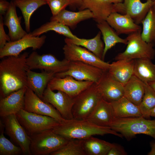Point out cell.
I'll list each match as a JSON object with an SVG mask.
<instances>
[{
  "instance_id": "obj_14",
  "label": "cell",
  "mask_w": 155,
  "mask_h": 155,
  "mask_svg": "<svg viewBox=\"0 0 155 155\" xmlns=\"http://www.w3.org/2000/svg\"><path fill=\"white\" fill-rule=\"evenodd\" d=\"M146 1L142 3L141 0H123L122 2L114 4L113 12L128 14L139 25L141 23L154 2L152 0Z\"/></svg>"
},
{
  "instance_id": "obj_50",
  "label": "cell",
  "mask_w": 155,
  "mask_h": 155,
  "mask_svg": "<svg viewBox=\"0 0 155 155\" xmlns=\"http://www.w3.org/2000/svg\"><path fill=\"white\" fill-rule=\"evenodd\" d=\"M6 0V1L7 0Z\"/></svg>"
},
{
  "instance_id": "obj_33",
  "label": "cell",
  "mask_w": 155,
  "mask_h": 155,
  "mask_svg": "<svg viewBox=\"0 0 155 155\" xmlns=\"http://www.w3.org/2000/svg\"><path fill=\"white\" fill-rule=\"evenodd\" d=\"M101 34L100 31L94 38L90 39L69 38L74 44L85 48L102 59L104 44L101 39Z\"/></svg>"
},
{
  "instance_id": "obj_51",
  "label": "cell",
  "mask_w": 155,
  "mask_h": 155,
  "mask_svg": "<svg viewBox=\"0 0 155 155\" xmlns=\"http://www.w3.org/2000/svg\"><path fill=\"white\" fill-rule=\"evenodd\" d=\"M14 0H13V1Z\"/></svg>"
},
{
  "instance_id": "obj_6",
  "label": "cell",
  "mask_w": 155,
  "mask_h": 155,
  "mask_svg": "<svg viewBox=\"0 0 155 155\" xmlns=\"http://www.w3.org/2000/svg\"><path fill=\"white\" fill-rule=\"evenodd\" d=\"M102 98L96 84L94 83L75 97L72 110L73 119H87Z\"/></svg>"
},
{
  "instance_id": "obj_29",
  "label": "cell",
  "mask_w": 155,
  "mask_h": 155,
  "mask_svg": "<svg viewBox=\"0 0 155 155\" xmlns=\"http://www.w3.org/2000/svg\"><path fill=\"white\" fill-rule=\"evenodd\" d=\"M134 75L143 82L155 81V65L149 59H135Z\"/></svg>"
},
{
  "instance_id": "obj_12",
  "label": "cell",
  "mask_w": 155,
  "mask_h": 155,
  "mask_svg": "<svg viewBox=\"0 0 155 155\" xmlns=\"http://www.w3.org/2000/svg\"><path fill=\"white\" fill-rule=\"evenodd\" d=\"M24 100V109L26 111L50 117L61 123L68 120L63 118L52 105L44 101L28 87L25 93Z\"/></svg>"
},
{
  "instance_id": "obj_35",
  "label": "cell",
  "mask_w": 155,
  "mask_h": 155,
  "mask_svg": "<svg viewBox=\"0 0 155 155\" xmlns=\"http://www.w3.org/2000/svg\"><path fill=\"white\" fill-rule=\"evenodd\" d=\"M144 93L139 106L142 116L145 118L150 117L151 110L155 106V91L146 82H144Z\"/></svg>"
},
{
  "instance_id": "obj_31",
  "label": "cell",
  "mask_w": 155,
  "mask_h": 155,
  "mask_svg": "<svg viewBox=\"0 0 155 155\" xmlns=\"http://www.w3.org/2000/svg\"><path fill=\"white\" fill-rule=\"evenodd\" d=\"M113 145L92 136L83 139V146L86 155H107Z\"/></svg>"
},
{
  "instance_id": "obj_47",
  "label": "cell",
  "mask_w": 155,
  "mask_h": 155,
  "mask_svg": "<svg viewBox=\"0 0 155 155\" xmlns=\"http://www.w3.org/2000/svg\"><path fill=\"white\" fill-rule=\"evenodd\" d=\"M152 9L155 13V1H154V4L152 7Z\"/></svg>"
},
{
  "instance_id": "obj_24",
  "label": "cell",
  "mask_w": 155,
  "mask_h": 155,
  "mask_svg": "<svg viewBox=\"0 0 155 155\" xmlns=\"http://www.w3.org/2000/svg\"><path fill=\"white\" fill-rule=\"evenodd\" d=\"M55 74L44 71L38 73L29 69L27 72V87L42 99L49 82Z\"/></svg>"
},
{
  "instance_id": "obj_16",
  "label": "cell",
  "mask_w": 155,
  "mask_h": 155,
  "mask_svg": "<svg viewBox=\"0 0 155 155\" xmlns=\"http://www.w3.org/2000/svg\"><path fill=\"white\" fill-rule=\"evenodd\" d=\"M94 83L90 81H78L69 75L63 78L55 76L49 82L47 87L53 91H61L75 97Z\"/></svg>"
},
{
  "instance_id": "obj_43",
  "label": "cell",
  "mask_w": 155,
  "mask_h": 155,
  "mask_svg": "<svg viewBox=\"0 0 155 155\" xmlns=\"http://www.w3.org/2000/svg\"><path fill=\"white\" fill-rule=\"evenodd\" d=\"M151 147V150L148 154L149 155H155V143L152 144Z\"/></svg>"
},
{
  "instance_id": "obj_40",
  "label": "cell",
  "mask_w": 155,
  "mask_h": 155,
  "mask_svg": "<svg viewBox=\"0 0 155 155\" xmlns=\"http://www.w3.org/2000/svg\"><path fill=\"white\" fill-rule=\"evenodd\" d=\"M127 153L120 146L113 143V145L108 152L107 155H125Z\"/></svg>"
},
{
  "instance_id": "obj_42",
  "label": "cell",
  "mask_w": 155,
  "mask_h": 155,
  "mask_svg": "<svg viewBox=\"0 0 155 155\" xmlns=\"http://www.w3.org/2000/svg\"><path fill=\"white\" fill-rule=\"evenodd\" d=\"M70 2V6L78 7L79 9L81 7L83 0H69Z\"/></svg>"
},
{
  "instance_id": "obj_13",
  "label": "cell",
  "mask_w": 155,
  "mask_h": 155,
  "mask_svg": "<svg viewBox=\"0 0 155 155\" xmlns=\"http://www.w3.org/2000/svg\"><path fill=\"white\" fill-rule=\"evenodd\" d=\"M42 99L52 105L65 119H73L72 110L75 97H71L61 91L54 92L47 86Z\"/></svg>"
},
{
  "instance_id": "obj_9",
  "label": "cell",
  "mask_w": 155,
  "mask_h": 155,
  "mask_svg": "<svg viewBox=\"0 0 155 155\" xmlns=\"http://www.w3.org/2000/svg\"><path fill=\"white\" fill-rule=\"evenodd\" d=\"M26 62L30 70L39 69L56 74L66 71L70 61L65 58L59 60L51 54L40 55L34 51L28 55Z\"/></svg>"
},
{
  "instance_id": "obj_19",
  "label": "cell",
  "mask_w": 155,
  "mask_h": 155,
  "mask_svg": "<svg viewBox=\"0 0 155 155\" xmlns=\"http://www.w3.org/2000/svg\"><path fill=\"white\" fill-rule=\"evenodd\" d=\"M106 21L115 30L118 35H129L142 30L141 27L136 24L128 14H122L117 12L111 13Z\"/></svg>"
},
{
  "instance_id": "obj_11",
  "label": "cell",
  "mask_w": 155,
  "mask_h": 155,
  "mask_svg": "<svg viewBox=\"0 0 155 155\" xmlns=\"http://www.w3.org/2000/svg\"><path fill=\"white\" fill-rule=\"evenodd\" d=\"M5 133L21 148L23 154L31 155L30 138L18 120L16 114L1 118Z\"/></svg>"
},
{
  "instance_id": "obj_41",
  "label": "cell",
  "mask_w": 155,
  "mask_h": 155,
  "mask_svg": "<svg viewBox=\"0 0 155 155\" xmlns=\"http://www.w3.org/2000/svg\"><path fill=\"white\" fill-rule=\"evenodd\" d=\"M10 3L6 0H0V15H5L9 9Z\"/></svg>"
},
{
  "instance_id": "obj_23",
  "label": "cell",
  "mask_w": 155,
  "mask_h": 155,
  "mask_svg": "<svg viewBox=\"0 0 155 155\" xmlns=\"http://www.w3.org/2000/svg\"><path fill=\"white\" fill-rule=\"evenodd\" d=\"M116 61L110 64L107 71L111 77L124 86L134 75L135 59Z\"/></svg>"
},
{
  "instance_id": "obj_49",
  "label": "cell",
  "mask_w": 155,
  "mask_h": 155,
  "mask_svg": "<svg viewBox=\"0 0 155 155\" xmlns=\"http://www.w3.org/2000/svg\"><path fill=\"white\" fill-rule=\"evenodd\" d=\"M152 0V1H155V0Z\"/></svg>"
},
{
  "instance_id": "obj_27",
  "label": "cell",
  "mask_w": 155,
  "mask_h": 155,
  "mask_svg": "<svg viewBox=\"0 0 155 155\" xmlns=\"http://www.w3.org/2000/svg\"><path fill=\"white\" fill-rule=\"evenodd\" d=\"M111 103L116 118L142 116L139 106L124 96Z\"/></svg>"
},
{
  "instance_id": "obj_21",
  "label": "cell",
  "mask_w": 155,
  "mask_h": 155,
  "mask_svg": "<svg viewBox=\"0 0 155 155\" xmlns=\"http://www.w3.org/2000/svg\"><path fill=\"white\" fill-rule=\"evenodd\" d=\"M115 118L111 103L102 98L86 119L98 126L109 127Z\"/></svg>"
},
{
  "instance_id": "obj_4",
  "label": "cell",
  "mask_w": 155,
  "mask_h": 155,
  "mask_svg": "<svg viewBox=\"0 0 155 155\" xmlns=\"http://www.w3.org/2000/svg\"><path fill=\"white\" fill-rule=\"evenodd\" d=\"M31 155H48L65 145L69 140L55 132L45 130L30 136Z\"/></svg>"
},
{
  "instance_id": "obj_39",
  "label": "cell",
  "mask_w": 155,
  "mask_h": 155,
  "mask_svg": "<svg viewBox=\"0 0 155 155\" xmlns=\"http://www.w3.org/2000/svg\"><path fill=\"white\" fill-rule=\"evenodd\" d=\"M4 25L3 16L0 15V49L3 47L7 42L11 41L9 36L5 32Z\"/></svg>"
},
{
  "instance_id": "obj_3",
  "label": "cell",
  "mask_w": 155,
  "mask_h": 155,
  "mask_svg": "<svg viewBox=\"0 0 155 155\" xmlns=\"http://www.w3.org/2000/svg\"><path fill=\"white\" fill-rule=\"evenodd\" d=\"M109 127L128 140L140 134L155 140V120H147L143 116L115 118Z\"/></svg>"
},
{
  "instance_id": "obj_25",
  "label": "cell",
  "mask_w": 155,
  "mask_h": 155,
  "mask_svg": "<svg viewBox=\"0 0 155 155\" xmlns=\"http://www.w3.org/2000/svg\"><path fill=\"white\" fill-rule=\"evenodd\" d=\"M94 17L92 12L88 9L77 12L70 11L65 9L56 15L52 16L50 20L57 21L69 27L73 28L81 21L93 18Z\"/></svg>"
},
{
  "instance_id": "obj_30",
  "label": "cell",
  "mask_w": 155,
  "mask_h": 155,
  "mask_svg": "<svg viewBox=\"0 0 155 155\" xmlns=\"http://www.w3.org/2000/svg\"><path fill=\"white\" fill-rule=\"evenodd\" d=\"M16 7L21 10L24 20L26 31H30V20L33 13L41 6L47 4L44 0H14L13 1Z\"/></svg>"
},
{
  "instance_id": "obj_20",
  "label": "cell",
  "mask_w": 155,
  "mask_h": 155,
  "mask_svg": "<svg viewBox=\"0 0 155 155\" xmlns=\"http://www.w3.org/2000/svg\"><path fill=\"white\" fill-rule=\"evenodd\" d=\"M114 3L112 0H83L80 10L89 9L97 23L106 21L113 11Z\"/></svg>"
},
{
  "instance_id": "obj_8",
  "label": "cell",
  "mask_w": 155,
  "mask_h": 155,
  "mask_svg": "<svg viewBox=\"0 0 155 155\" xmlns=\"http://www.w3.org/2000/svg\"><path fill=\"white\" fill-rule=\"evenodd\" d=\"M65 44L63 49L65 59L69 61H79L96 67L107 71L110 64L98 57L88 49L76 45L69 38L65 39Z\"/></svg>"
},
{
  "instance_id": "obj_7",
  "label": "cell",
  "mask_w": 155,
  "mask_h": 155,
  "mask_svg": "<svg viewBox=\"0 0 155 155\" xmlns=\"http://www.w3.org/2000/svg\"><path fill=\"white\" fill-rule=\"evenodd\" d=\"M16 115L19 122L30 136L45 130L53 129L61 124L50 117L28 112L24 109Z\"/></svg>"
},
{
  "instance_id": "obj_2",
  "label": "cell",
  "mask_w": 155,
  "mask_h": 155,
  "mask_svg": "<svg viewBox=\"0 0 155 155\" xmlns=\"http://www.w3.org/2000/svg\"><path fill=\"white\" fill-rule=\"evenodd\" d=\"M55 133L69 140L83 139L94 135L111 134L122 138V135L109 127L97 125L87 119H73L61 123L53 129Z\"/></svg>"
},
{
  "instance_id": "obj_36",
  "label": "cell",
  "mask_w": 155,
  "mask_h": 155,
  "mask_svg": "<svg viewBox=\"0 0 155 155\" xmlns=\"http://www.w3.org/2000/svg\"><path fill=\"white\" fill-rule=\"evenodd\" d=\"M51 155H86L83 146V139H72Z\"/></svg>"
},
{
  "instance_id": "obj_34",
  "label": "cell",
  "mask_w": 155,
  "mask_h": 155,
  "mask_svg": "<svg viewBox=\"0 0 155 155\" xmlns=\"http://www.w3.org/2000/svg\"><path fill=\"white\" fill-rule=\"evenodd\" d=\"M141 23L143 26L142 38L147 43L154 44L155 42V13L152 7Z\"/></svg>"
},
{
  "instance_id": "obj_5",
  "label": "cell",
  "mask_w": 155,
  "mask_h": 155,
  "mask_svg": "<svg viewBox=\"0 0 155 155\" xmlns=\"http://www.w3.org/2000/svg\"><path fill=\"white\" fill-rule=\"evenodd\" d=\"M142 30L130 34L125 38L127 41L125 50L118 54L115 57L116 60H131L148 58L153 59L155 55L154 44L144 41L141 36Z\"/></svg>"
},
{
  "instance_id": "obj_18",
  "label": "cell",
  "mask_w": 155,
  "mask_h": 155,
  "mask_svg": "<svg viewBox=\"0 0 155 155\" xmlns=\"http://www.w3.org/2000/svg\"><path fill=\"white\" fill-rule=\"evenodd\" d=\"M27 87H24L4 97L0 100V116L2 118L16 114L24 109L25 94Z\"/></svg>"
},
{
  "instance_id": "obj_22",
  "label": "cell",
  "mask_w": 155,
  "mask_h": 155,
  "mask_svg": "<svg viewBox=\"0 0 155 155\" xmlns=\"http://www.w3.org/2000/svg\"><path fill=\"white\" fill-rule=\"evenodd\" d=\"M9 8L5 15L3 23L9 30L8 35L11 41L19 40L28 35L21 25V18L18 17L16 11V7L13 1L10 2Z\"/></svg>"
},
{
  "instance_id": "obj_46",
  "label": "cell",
  "mask_w": 155,
  "mask_h": 155,
  "mask_svg": "<svg viewBox=\"0 0 155 155\" xmlns=\"http://www.w3.org/2000/svg\"><path fill=\"white\" fill-rule=\"evenodd\" d=\"M123 0H112L114 4L122 2Z\"/></svg>"
},
{
  "instance_id": "obj_1",
  "label": "cell",
  "mask_w": 155,
  "mask_h": 155,
  "mask_svg": "<svg viewBox=\"0 0 155 155\" xmlns=\"http://www.w3.org/2000/svg\"><path fill=\"white\" fill-rule=\"evenodd\" d=\"M28 53L18 56H9L0 63V95L4 97L24 87H27L26 62Z\"/></svg>"
},
{
  "instance_id": "obj_15",
  "label": "cell",
  "mask_w": 155,
  "mask_h": 155,
  "mask_svg": "<svg viewBox=\"0 0 155 155\" xmlns=\"http://www.w3.org/2000/svg\"><path fill=\"white\" fill-rule=\"evenodd\" d=\"M46 36H28L19 40L7 42L0 49V58L9 56H18L23 51L27 48H32L36 50L40 49L45 43Z\"/></svg>"
},
{
  "instance_id": "obj_10",
  "label": "cell",
  "mask_w": 155,
  "mask_h": 155,
  "mask_svg": "<svg viewBox=\"0 0 155 155\" xmlns=\"http://www.w3.org/2000/svg\"><path fill=\"white\" fill-rule=\"evenodd\" d=\"M106 71L82 62L72 61H70L66 71L56 73L55 76L63 78L69 75L78 81H90L97 84Z\"/></svg>"
},
{
  "instance_id": "obj_26",
  "label": "cell",
  "mask_w": 155,
  "mask_h": 155,
  "mask_svg": "<svg viewBox=\"0 0 155 155\" xmlns=\"http://www.w3.org/2000/svg\"><path fill=\"white\" fill-rule=\"evenodd\" d=\"M97 27L100 30L103 37L104 47L102 59L104 60L107 51L118 43L127 45V41L125 39L119 36L106 21L97 23Z\"/></svg>"
},
{
  "instance_id": "obj_37",
  "label": "cell",
  "mask_w": 155,
  "mask_h": 155,
  "mask_svg": "<svg viewBox=\"0 0 155 155\" xmlns=\"http://www.w3.org/2000/svg\"><path fill=\"white\" fill-rule=\"evenodd\" d=\"M0 155H18L23 154L20 147L13 144L4 135V125L0 120Z\"/></svg>"
},
{
  "instance_id": "obj_32",
  "label": "cell",
  "mask_w": 155,
  "mask_h": 155,
  "mask_svg": "<svg viewBox=\"0 0 155 155\" xmlns=\"http://www.w3.org/2000/svg\"><path fill=\"white\" fill-rule=\"evenodd\" d=\"M53 31L71 39H77L78 37L73 34L69 27L57 21H51L43 24L32 32L28 33V36H39L44 33Z\"/></svg>"
},
{
  "instance_id": "obj_17",
  "label": "cell",
  "mask_w": 155,
  "mask_h": 155,
  "mask_svg": "<svg viewBox=\"0 0 155 155\" xmlns=\"http://www.w3.org/2000/svg\"><path fill=\"white\" fill-rule=\"evenodd\" d=\"M96 84L102 98L107 102L111 103L124 96V86L111 77L107 71Z\"/></svg>"
},
{
  "instance_id": "obj_38",
  "label": "cell",
  "mask_w": 155,
  "mask_h": 155,
  "mask_svg": "<svg viewBox=\"0 0 155 155\" xmlns=\"http://www.w3.org/2000/svg\"><path fill=\"white\" fill-rule=\"evenodd\" d=\"M46 2L50 8L52 16L57 15L70 4L69 0H47Z\"/></svg>"
},
{
  "instance_id": "obj_44",
  "label": "cell",
  "mask_w": 155,
  "mask_h": 155,
  "mask_svg": "<svg viewBox=\"0 0 155 155\" xmlns=\"http://www.w3.org/2000/svg\"><path fill=\"white\" fill-rule=\"evenodd\" d=\"M150 116L155 117V106L151 110L150 113Z\"/></svg>"
},
{
  "instance_id": "obj_28",
  "label": "cell",
  "mask_w": 155,
  "mask_h": 155,
  "mask_svg": "<svg viewBox=\"0 0 155 155\" xmlns=\"http://www.w3.org/2000/svg\"><path fill=\"white\" fill-rule=\"evenodd\" d=\"M124 96L135 105L139 106L144 93V83L133 75L124 86Z\"/></svg>"
},
{
  "instance_id": "obj_48",
  "label": "cell",
  "mask_w": 155,
  "mask_h": 155,
  "mask_svg": "<svg viewBox=\"0 0 155 155\" xmlns=\"http://www.w3.org/2000/svg\"><path fill=\"white\" fill-rule=\"evenodd\" d=\"M44 0L45 1H47V0Z\"/></svg>"
},
{
  "instance_id": "obj_45",
  "label": "cell",
  "mask_w": 155,
  "mask_h": 155,
  "mask_svg": "<svg viewBox=\"0 0 155 155\" xmlns=\"http://www.w3.org/2000/svg\"><path fill=\"white\" fill-rule=\"evenodd\" d=\"M155 91V81L148 83Z\"/></svg>"
}]
</instances>
